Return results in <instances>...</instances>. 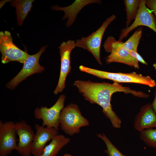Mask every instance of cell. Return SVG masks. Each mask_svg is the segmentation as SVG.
<instances>
[{
    "mask_svg": "<svg viewBox=\"0 0 156 156\" xmlns=\"http://www.w3.org/2000/svg\"><path fill=\"white\" fill-rule=\"evenodd\" d=\"M75 86L85 99L92 104H96L102 108V111L106 117L109 119L112 127L119 129L121 127V121L112 109L111 103L112 94L117 92L125 94L130 93L134 96L146 98L149 95L144 92L131 89L114 82L111 84L106 82H94L79 80H75Z\"/></svg>",
    "mask_w": 156,
    "mask_h": 156,
    "instance_id": "1",
    "label": "cell"
},
{
    "mask_svg": "<svg viewBox=\"0 0 156 156\" xmlns=\"http://www.w3.org/2000/svg\"><path fill=\"white\" fill-rule=\"evenodd\" d=\"M80 70L98 78L120 83H134L146 85L151 88L156 86L155 81L149 76H143L133 72L129 73H111L90 68L83 65L79 67Z\"/></svg>",
    "mask_w": 156,
    "mask_h": 156,
    "instance_id": "2",
    "label": "cell"
},
{
    "mask_svg": "<svg viewBox=\"0 0 156 156\" xmlns=\"http://www.w3.org/2000/svg\"><path fill=\"white\" fill-rule=\"evenodd\" d=\"M89 125V121L82 115L76 104L70 103L64 107L61 112L60 127L64 132L69 135L78 133L81 128Z\"/></svg>",
    "mask_w": 156,
    "mask_h": 156,
    "instance_id": "3",
    "label": "cell"
},
{
    "mask_svg": "<svg viewBox=\"0 0 156 156\" xmlns=\"http://www.w3.org/2000/svg\"><path fill=\"white\" fill-rule=\"evenodd\" d=\"M123 43L116 40L112 36L107 37L103 46L107 52L111 53L106 58V62L120 63L139 69V62L130 55L129 51L124 47Z\"/></svg>",
    "mask_w": 156,
    "mask_h": 156,
    "instance_id": "4",
    "label": "cell"
},
{
    "mask_svg": "<svg viewBox=\"0 0 156 156\" xmlns=\"http://www.w3.org/2000/svg\"><path fill=\"white\" fill-rule=\"evenodd\" d=\"M116 18L115 15H112L103 22L96 31L88 36L82 37L75 41L76 47L81 48L90 52L100 65L102 64L100 51L103 37L107 27Z\"/></svg>",
    "mask_w": 156,
    "mask_h": 156,
    "instance_id": "5",
    "label": "cell"
},
{
    "mask_svg": "<svg viewBox=\"0 0 156 156\" xmlns=\"http://www.w3.org/2000/svg\"><path fill=\"white\" fill-rule=\"evenodd\" d=\"M66 96L64 94L60 96L55 104L49 108L41 106L36 108L34 112V115L37 119L42 120V126L49 128H54L59 130L60 114L64 107Z\"/></svg>",
    "mask_w": 156,
    "mask_h": 156,
    "instance_id": "6",
    "label": "cell"
},
{
    "mask_svg": "<svg viewBox=\"0 0 156 156\" xmlns=\"http://www.w3.org/2000/svg\"><path fill=\"white\" fill-rule=\"evenodd\" d=\"M0 51L3 64L14 61L24 63L29 55L14 44L10 33L7 31L0 32Z\"/></svg>",
    "mask_w": 156,
    "mask_h": 156,
    "instance_id": "7",
    "label": "cell"
},
{
    "mask_svg": "<svg viewBox=\"0 0 156 156\" xmlns=\"http://www.w3.org/2000/svg\"><path fill=\"white\" fill-rule=\"evenodd\" d=\"M47 45L42 47L36 53L29 55L23 63V67L18 74L6 85V88L14 89L21 82L28 77L36 73H40L44 70L39 63L40 58L45 51Z\"/></svg>",
    "mask_w": 156,
    "mask_h": 156,
    "instance_id": "8",
    "label": "cell"
},
{
    "mask_svg": "<svg viewBox=\"0 0 156 156\" xmlns=\"http://www.w3.org/2000/svg\"><path fill=\"white\" fill-rule=\"evenodd\" d=\"M140 26L147 27L156 33V18L152 11L147 7L145 0H141L139 8L134 21L130 26L122 30L118 40L122 41L129 32Z\"/></svg>",
    "mask_w": 156,
    "mask_h": 156,
    "instance_id": "9",
    "label": "cell"
},
{
    "mask_svg": "<svg viewBox=\"0 0 156 156\" xmlns=\"http://www.w3.org/2000/svg\"><path fill=\"white\" fill-rule=\"evenodd\" d=\"M75 47V41L72 40L63 42L59 47L60 56L61 68L58 81L53 92L55 94L62 92L65 87L66 77L71 70L70 54Z\"/></svg>",
    "mask_w": 156,
    "mask_h": 156,
    "instance_id": "10",
    "label": "cell"
},
{
    "mask_svg": "<svg viewBox=\"0 0 156 156\" xmlns=\"http://www.w3.org/2000/svg\"><path fill=\"white\" fill-rule=\"evenodd\" d=\"M15 123L0 121V156H7L17 146Z\"/></svg>",
    "mask_w": 156,
    "mask_h": 156,
    "instance_id": "11",
    "label": "cell"
},
{
    "mask_svg": "<svg viewBox=\"0 0 156 156\" xmlns=\"http://www.w3.org/2000/svg\"><path fill=\"white\" fill-rule=\"evenodd\" d=\"M15 127L16 134L19 137L15 150L22 156H30L35 134L34 131L24 120L15 122Z\"/></svg>",
    "mask_w": 156,
    "mask_h": 156,
    "instance_id": "12",
    "label": "cell"
},
{
    "mask_svg": "<svg viewBox=\"0 0 156 156\" xmlns=\"http://www.w3.org/2000/svg\"><path fill=\"white\" fill-rule=\"evenodd\" d=\"M36 133L32 142L31 154L34 156H39L42 153L47 143L58 134V130L54 128H49L35 125Z\"/></svg>",
    "mask_w": 156,
    "mask_h": 156,
    "instance_id": "13",
    "label": "cell"
},
{
    "mask_svg": "<svg viewBox=\"0 0 156 156\" xmlns=\"http://www.w3.org/2000/svg\"><path fill=\"white\" fill-rule=\"evenodd\" d=\"M134 127L135 129L139 132L144 129L156 127V114L152 104L148 103L141 107L135 117Z\"/></svg>",
    "mask_w": 156,
    "mask_h": 156,
    "instance_id": "14",
    "label": "cell"
},
{
    "mask_svg": "<svg viewBox=\"0 0 156 156\" xmlns=\"http://www.w3.org/2000/svg\"><path fill=\"white\" fill-rule=\"evenodd\" d=\"M101 1L97 0H77L70 5L64 7L58 5H53L51 8L53 10L62 11L64 13L63 19L68 18L66 23L67 27H70L75 20L76 16L80 10L87 5L95 3H100Z\"/></svg>",
    "mask_w": 156,
    "mask_h": 156,
    "instance_id": "15",
    "label": "cell"
},
{
    "mask_svg": "<svg viewBox=\"0 0 156 156\" xmlns=\"http://www.w3.org/2000/svg\"><path fill=\"white\" fill-rule=\"evenodd\" d=\"M70 141L69 138L63 135L58 134L45 146L42 153L39 156H56L61 150Z\"/></svg>",
    "mask_w": 156,
    "mask_h": 156,
    "instance_id": "16",
    "label": "cell"
},
{
    "mask_svg": "<svg viewBox=\"0 0 156 156\" xmlns=\"http://www.w3.org/2000/svg\"><path fill=\"white\" fill-rule=\"evenodd\" d=\"M34 0H14L11 1V5L16 8L18 25L21 26L33 6Z\"/></svg>",
    "mask_w": 156,
    "mask_h": 156,
    "instance_id": "17",
    "label": "cell"
},
{
    "mask_svg": "<svg viewBox=\"0 0 156 156\" xmlns=\"http://www.w3.org/2000/svg\"><path fill=\"white\" fill-rule=\"evenodd\" d=\"M141 0H125L127 14L126 27L129 26L131 21L135 19L139 8Z\"/></svg>",
    "mask_w": 156,
    "mask_h": 156,
    "instance_id": "18",
    "label": "cell"
},
{
    "mask_svg": "<svg viewBox=\"0 0 156 156\" xmlns=\"http://www.w3.org/2000/svg\"><path fill=\"white\" fill-rule=\"evenodd\" d=\"M142 29L140 27L125 42L123 43L124 47L129 51L133 50L137 52L140 40L141 38Z\"/></svg>",
    "mask_w": 156,
    "mask_h": 156,
    "instance_id": "19",
    "label": "cell"
},
{
    "mask_svg": "<svg viewBox=\"0 0 156 156\" xmlns=\"http://www.w3.org/2000/svg\"><path fill=\"white\" fill-rule=\"evenodd\" d=\"M141 139L148 146L156 148V129L149 128L140 132Z\"/></svg>",
    "mask_w": 156,
    "mask_h": 156,
    "instance_id": "20",
    "label": "cell"
},
{
    "mask_svg": "<svg viewBox=\"0 0 156 156\" xmlns=\"http://www.w3.org/2000/svg\"><path fill=\"white\" fill-rule=\"evenodd\" d=\"M96 136L102 139L105 144L107 149L104 152L108 156H128L122 154L104 133L97 134Z\"/></svg>",
    "mask_w": 156,
    "mask_h": 156,
    "instance_id": "21",
    "label": "cell"
},
{
    "mask_svg": "<svg viewBox=\"0 0 156 156\" xmlns=\"http://www.w3.org/2000/svg\"><path fill=\"white\" fill-rule=\"evenodd\" d=\"M147 7L153 12L156 18V0H145Z\"/></svg>",
    "mask_w": 156,
    "mask_h": 156,
    "instance_id": "22",
    "label": "cell"
},
{
    "mask_svg": "<svg viewBox=\"0 0 156 156\" xmlns=\"http://www.w3.org/2000/svg\"><path fill=\"white\" fill-rule=\"evenodd\" d=\"M129 52L130 55L138 62H139L142 64L146 65H148V63L144 60L142 57L137 52L131 50L129 51Z\"/></svg>",
    "mask_w": 156,
    "mask_h": 156,
    "instance_id": "23",
    "label": "cell"
},
{
    "mask_svg": "<svg viewBox=\"0 0 156 156\" xmlns=\"http://www.w3.org/2000/svg\"><path fill=\"white\" fill-rule=\"evenodd\" d=\"M155 98L153 103H152L153 109L156 114V90L154 93Z\"/></svg>",
    "mask_w": 156,
    "mask_h": 156,
    "instance_id": "24",
    "label": "cell"
},
{
    "mask_svg": "<svg viewBox=\"0 0 156 156\" xmlns=\"http://www.w3.org/2000/svg\"><path fill=\"white\" fill-rule=\"evenodd\" d=\"M63 156H72V155L69 153H66Z\"/></svg>",
    "mask_w": 156,
    "mask_h": 156,
    "instance_id": "25",
    "label": "cell"
},
{
    "mask_svg": "<svg viewBox=\"0 0 156 156\" xmlns=\"http://www.w3.org/2000/svg\"><path fill=\"white\" fill-rule=\"evenodd\" d=\"M153 66L155 69V70H156V63H154L153 65Z\"/></svg>",
    "mask_w": 156,
    "mask_h": 156,
    "instance_id": "26",
    "label": "cell"
}]
</instances>
